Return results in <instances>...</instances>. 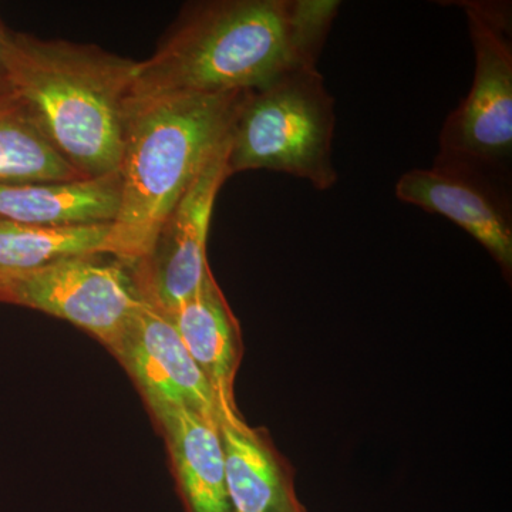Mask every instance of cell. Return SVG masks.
<instances>
[{
    "label": "cell",
    "mask_w": 512,
    "mask_h": 512,
    "mask_svg": "<svg viewBox=\"0 0 512 512\" xmlns=\"http://www.w3.org/2000/svg\"><path fill=\"white\" fill-rule=\"evenodd\" d=\"M335 0H207L185 6L156 52L134 69L133 97L251 92L316 64Z\"/></svg>",
    "instance_id": "obj_1"
},
{
    "label": "cell",
    "mask_w": 512,
    "mask_h": 512,
    "mask_svg": "<svg viewBox=\"0 0 512 512\" xmlns=\"http://www.w3.org/2000/svg\"><path fill=\"white\" fill-rule=\"evenodd\" d=\"M10 90L83 178L119 173L136 62L96 45L9 30Z\"/></svg>",
    "instance_id": "obj_2"
},
{
    "label": "cell",
    "mask_w": 512,
    "mask_h": 512,
    "mask_svg": "<svg viewBox=\"0 0 512 512\" xmlns=\"http://www.w3.org/2000/svg\"><path fill=\"white\" fill-rule=\"evenodd\" d=\"M245 92L131 97L119 167L114 258L136 266L205 164L228 140Z\"/></svg>",
    "instance_id": "obj_3"
},
{
    "label": "cell",
    "mask_w": 512,
    "mask_h": 512,
    "mask_svg": "<svg viewBox=\"0 0 512 512\" xmlns=\"http://www.w3.org/2000/svg\"><path fill=\"white\" fill-rule=\"evenodd\" d=\"M335 127V99L316 64L288 70L239 101L228 136V175L276 171L330 190L338 183Z\"/></svg>",
    "instance_id": "obj_4"
},
{
    "label": "cell",
    "mask_w": 512,
    "mask_h": 512,
    "mask_svg": "<svg viewBox=\"0 0 512 512\" xmlns=\"http://www.w3.org/2000/svg\"><path fill=\"white\" fill-rule=\"evenodd\" d=\"M476 55L473 84L441 128L434 164L473 168L507 183L512 157L511 5L461 0Z\"/></svg>",
    "instance_id": "obj_5"
},
{
    "label": "cell",
    "mask_w": 512,
    "mask_h": 512,
    "mask_svg": "<svg viewBox=\"0 0 512 512\" xmlns=\"http://www.w3.org/2000/svg\"><path fill=\"white\" fill-rule=\"evenodd\" d=\"M0 301L67 320L119 350L146 303L133 266L111 255H82L22 272H0Z\"/></svg>",
    "instance_id": "obj_6"
},
{
    "label": "cell",
    "mask_w": 512,
    "mask_h": 512,
    "mask_svg": "<svg viewBox=\"0 0 512 512\" xmlns=\"http://www.w3.org/2000/svg\"><path fill=\"white\" fill-rule=\"evenodd\" d=\"M227 158L228 140L165 218L146 258L133 268L144 298L161 312L190 299L211 272L208 234L215 200L229 178Z\"/></svg>",
    "instance_id": "obj_7"
},
{
    "label": "cell",
    "mask_w": 512,
    "mask_h": 512,
    "mask_svg": "<svg viewBox=\"0 0 512 512\" xmlns=\"http://www.w3.org/2000/svg\"><path fill=\"white\" fill-rule=\"evenodd\" d=\"M396 197L463 228L510 275L512 214L505 181L473 168L433 164L403 174Z\"/></svg>",
    "instance_id": "obj_8"
},
{
    "label": "cell",
    "mask_w": 512,
    "mask_h": 512,
    "mask_svg": "<svg viewBox=\"0 0 512 512\" xmlns=\"http://www.w3.org/2000/svg\"><path fill=\"white\" fill-rule=\"evenodd\" d=\"M116 355L136 377L156 414L188 407L217 417V396L160 309L146 302Z\"/></svg>",
    "instance_id": "obj_9"
},
{
    "label": "cell",
    "mask_w": 512,
    "mask_h": 512,
    "mask_svg": "<svg viewBox=\"0 0 512 512\" xmlns=\"http://www.w3.org/2000/svg\"><path fill=\"white\" fill-rule=\"evenodd\" d=\"M225 480L234 512H308L296 494L289 464L249 427L235 402H218Z\"/></svg>",
    "instance_id": "obj_10"
},
{
    "label": "cell",
    "mask_w": 512,
    "mask_h": 512,
    "mask_svg": "<svg viewBox=\"0 0 512 512\" xmlns=\"http://www.w3.org/2000/svg\"><path fill=\"white\" fill-rule=\"evenodd\" d=\"M120 194L119 173L72 181L0 184V218L45 227L113 224Z\"/></svg>",
    "instance_id": "obj_11"
},
{
    "label": "cell",
    "mask_w": 512,
    "mask_h": 512,
    "mask_svg": "<svg viewBox=\"0 0 512 512\" xmlns=\"http://www.w3.org/2000/svg\"><path fill=\"white\" fill-rule=\"evenodd\" d=\"M164 315L210 383L217 403L235 402L234 380L241 360V335L237 319L212 272L205 276L200 289L190 299Z\"/></svg>",
    "instance_id": "obj_12"
},
{
    "label": "cell",
    "mask_w": 512,
    "mask_h": 512,
    "mask_svg": "<svg viewBox=\"0 0 512 512\" xmlns=\"http://www.w3.org/2000/svg\"><path fill=\"white\" fill-rule=\"evenodd\" d=\"M170 439L175 468L192 512H234L225 480L217 417L188 409L157 414Z\"/></svg>",
    "instance_id": "obj_13"
},
{
    "label": "cell",
    "mask_w": 512,
    "mask_h": 512,
    "mask_svg": "<svg viewBox=\"0 0 512 512\" xmlns=\"http://www.w3.org/2000/svg\"><path fill=\"white\" fill-rule=\"evenodd\" d=\"M113 224L45 227L0 218V272H22L82 255H111Z\"/></svg>",
    "instance_id": "obj_14"
},
{
    "label": "cell",
    "mask_w": 512,
    "mask_h": 512,
    "mask_svg": "<svg viewBox=\"0 0 512 512\" xmlns=\"http://www.w3.org/2000/svg\"><path fill=\"white\" fill-rule=\"evenodd\" d=\"M83 178L50 146L18 100L0 99V184Z\"/></svg>",
    "instance_id": "obj_15"
},
{
    "label": "cell",
    "mask_w": 512,
    "mask_h": 512,
    "mask_svg": "<svg viewBox=\"0 0 512 512\" xmlns=\"http://www.w3.org/2000/svg\"><path fill=\"white\" fill-rule=\"evenodd\" d=\"M9 30L0 19V99L12 94L9 82L8 62H6V47H8Z\"/></svg>",
    "instance_id": "obj_16"
}]
</instances>
